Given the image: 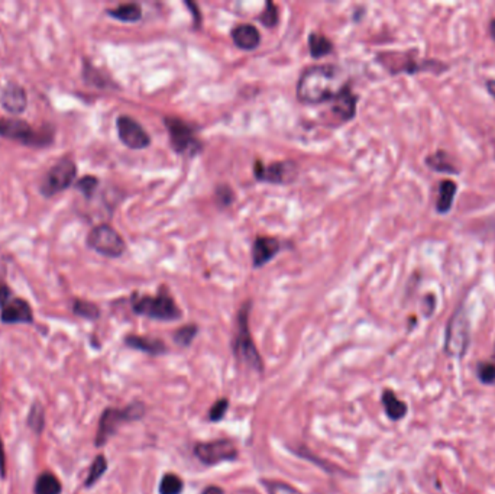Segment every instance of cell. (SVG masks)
<instances>
[{
  "label": "cell",
  "instance_id": "obj_1",
  "mask_svg": "<svg viewBox=\"0 0 495 494\" xmlns=\"http://www.w3.org/2000/svg\"><path fill=\"white\" fill-rule=\"evenodd\" d=\"M349 89L348 76L340 67L317 65L304 72L297 84V96L303 104H323L335 100Z\"/></svg>",
  "mask_w": 495,
  "mask_h": 494
},
{
  "label": "cell",
  "instance_id": "obj_2",
  "mask_svg": "<svg viewBox=\"0 0 495 494\" xmlns=\"http://www.w3.org/2000/svg\"><path fill=\"white\" fill-rule=\"evenodd\" d=\"M249 309L251 303H245L237 315V331L233 339V354L239 361L245 363L252 370L262 372L264 363L255 345L249 331Z\"/></svg>",
  "mask_w": 495,
  "mask_h": 494
},
{
  "label": "cell",
  "instance_id": "obj_3",
  "mask_svg": "<svg viewBox=\"0 0 495 494\" xmlns=\"http://www.w3.org/2000/svg\"><path fill=\"white\" fill-rule=\"evenodd\" d=\"M145 415V406L142 403H133L125 409H108L100 418L96 445L101 447L116 432L122 422L141 419Z\"/></svg>",
  "mask_w": 495,
  "mask_h": 494
},
{
  "label": "cell",
  "instance_id": "obj_4",
  "mask_svg": "<svg viewBox=\"0 0 495 494\" xmlns=\"http://www.w3.org/2000/svg\"><path fill=\"white\" fill-rule=\"evenodd\" d=\"M133 311L138 315H144L157 320H177L181 318V311L174 303L173 297L161 293L156 297L144 296L133 300Z\"/></svg>",
  "mask_w": 495,
  "mask_h": 494
},
{
  "label": "cell",
  "instance_id": "obj_5",
  "mask_svg": "<svg viewBox=\"0 0 495 494\" xmlns=\"http://www.w3.org/2000/svg\"><path fill=\"white\" fill-rule=\"evenodd\" d=\"M87 244L96 252L110 258L121 257L126 249L122 236L109 225H99L93 228L89 233Z\"/></svg>",
  "mask_w": 495,
  "mask_h": 494
},
{
  "label": "cell",
  "instance_id": "obj_6",
  "mask_svg": "<svg viewBox=\"0 0 495 494\" xmlns=\"http://www.w3.org/2000/svg\"><path fill=\"white\" fill-rule=\"evenodd\" d=\"M194 455L203 464L215 466L224 461H233L237 456V448L229 439H216L201 442L194 448Z\"/></svg>",
  "mask_w": 495,
  "mask_h": 494
},
{
  "label": "cell",
  "instance_id": "obj_7",
  "mask_svg": "<svg viewBox=\"0 0 495 494\" xmlns=\"http://www.w3.org/2000/svg\"><path fill=\"white\" fill-rule=\"evenodd\" d=\"M0 135L26 145H45L51 141V136L33 131L29 124L15 117L0 119Z\"/></svg>",
  "mask_w": 495,
  "mask_h": 494
},
{
  "label": "cell",
  "instance_id": "obj_8",
  "mask_svg": "<svg viewBox=\"0 0 495 494\" xmlns=\"http://www.w3.org/2000/svg\"><path fill=\"white\" fill-rule=\"evenodd\" d=\"M76 174H77V168L73 161L62 160L57 163L49 170L44 179V183L41 186L42 195L45 197H51L62 192L68 186H72L73 180L76 179Z\"/></svg>",
  "mask_w": 495,
  "mask_h": 494
},
{
  "label": "cell",
  "instance_id": "obj_9",
  "mask_svg": "<svg viewBox=\"0 0 495 494\" xmlns=\"http://www.w3.org/2000/svg\"><path fill=\"white\" fill-rule=\"evenodd\" d=\"M469 343V322L464 311H458L449 322L446 351L449 355H464Z\"/></svg>",
  "mask_w": 495,
  "mask_h": 494
},
{
  "label": "cell",
  "instance_id": "obj_10",
  "mask_svg": "<svg viewBox=\"0 0 495 494\" xmlns=\"http://www.w3.org/2000/svg\"><path fill=\"white\" fill-rule=\"evenodd\" d=\"M117 133L121 141L131 149H144L151 144L146 131L129 116L117 117Z\"/></svg>",
  "mask_w": 495,
  "mask_h": 494
},
{
  "label": "cell",
  "instance_id": "obj_11",
  "mask_svg": "<svg viewBox=\"0 0 495 494\" xmlns=\"http://www.w3.org/2000/svg\"><path fill=\"white\" fill-rule=\"evenodd\" d=\"M165 125L168 128L169 136H171V144L177 152H181V154L189 152V154H192V152L199 149L200 145L194 138V133L190 125H187L181 119L177 117H167Z\"/></svg>",
  "mask_w": 495,
  "mask_h": 494
},
{
  "label": "cell",
  "instance_id": "obj_12",
  "mask_svg": "<svg viewBox=\"0 0 495 494\" xmlns=\"http://www.w3.org/2000/svg\"><path fill=\"white\" fill-rule=\"evenodd\" d=\"M294 170L296 165L292 163H274L265 167L261 161H257V164H255V176L262 181L284 183L293 177Z\"/></svg>",
  "mask_w": 495,
  "mask_h": 494
},
{
  "label": "cell",
  "instance_id": "obj_13",
  "mask_svg": "<svg viewBox=\"0 0 495 494\" xmlns=\"http://www.w3.org/2000/svg\"><path fill=\"white\" fill-rule=\"evenodd\" d=\"M0 101H2V106L13 115H19L25 110L28 99H26V93L25 90L19 86V84L16 83H10L6 86V89L2 93V97H0Z\"/></svg>",
  "mask_w": 495,
  "mask_h": 494
},
{
  "label": "cell",
  "instance_id": "obj_14",
  "mask_svg": "<svg viewBox=\"0 0 495 494\" xmlns=\"http://www.w3.org/2000/svg\"><path fill=\"white\" fill-rule=\"evenodd\" d=\"M33 320L31 306L22 299L8 302L2 309V322L5 323H31Z\"/></svg>",
  "mask_w": 495,
  "mask_h": 494
},
{
  "label": "cell",
  "instance_id": "obj_15",
  "mask_svg": "<svg viewBox=\"0 0 495 494\" xmlns=\"http://www.w3.org/2000/svg\"><path fill=\"white\" fill-rule=\"evenodd\" d=\"M278 251H280V242L274 240V238H268V236L257 238V241H255L252 248L253 265L257 268L262 267L269 260L274 258Z\"/></svg>",
  "mask_w": 495,
  "mask_h": 494
},
{
  "label": "cell",
  "instance_id": "obj_16",
  "mask_svg": "<svg viewBox=\"0 0 495 494\" xmlns=\"http://www.w3.org/2000/svg\"><path fill=\"white\" fill-rule=\"evenodd\" d=\"M232 38L233 42L236 44V47H239L241 49H255L260 42H261V35L258 29L255 28L253 25H239L232 31Z\"/></svg>",
  "mask_w": 495,
  "mask_h": 494
},
{
  "label": "cell",
  "instance_id": "obj_17",
  "mask_svg": "<svg viewBox=\"0 0 495 494\" xmlns=\"http://www.w3.org/2000/svg\"><path fill=\"white\" fill-rule=\"evenodd\" d=\"M333 113L340 119V122L349 121L353 117L356 110V96L351 92V89L345 90L342 94L337 96L333 100Z\"/></svg>",
  "mask_w": 495,
  "mask_h": 494
},
{
  "label": "cell",
  "instance_id": "obj_18",
  "mask_svg": "<svg viewBox=\"0 0 495 494\" xmlns=\"http://www.w3.org/2000/svg\"><path fill=\"white\" fill-rule=\"evenodd\" d=\"M125 343L128 347H132L135 349L144 351L151 355H161L167 351L165 344L161 339H153V338H146V336H136L131 335L125 339Z\"/></svg>",
  "mask_w": 495,
  "mask_h": 494
},
{
  "label": "cell",
  "instance_id": "obj_19",
  "mask_svg": "<svg viewBox=\"0 0 495 494\" xmlns=\"http://www.w3.org/2000/svg\"><path fill=\"white\" fill-rule=\"evenodd\" d=\"M456 183L451 180H443L439 186V196L436 201V211L439 213H448L452 208L455 195H456Z\"/></svg>",
  "mask_w": 495,
  "mask_h": 494
},
{
  "label": "cell",
  "instance_id": "obj_20",
  "mask_svg": "<svg viewBox=\"0 0 495 494\" xmlns=\"http://www.w3.org/2000/svg\"><path fill=\"white\" fill-rule=\"evenodd\" d=\"M383 404L385 409V413L391 420H400L405 416L407 413V406L404 402H401L394 391L385 390L383 393Z\"/></svg>",
  "mask_w": 495,
  "mask_h": 494
},
{
  "label": "cell",
  "instance_id": "obj_21",
  "mask_svg": "<svg viewBox=\"0 0 495 494\" xmlns=\"http://www.w3.org/2000/svg\"><path fill=\"white\" fill-rule=\"evenodd\" d=\"M110 16H113L115 19L124 21V22H136L142 18V9L140 5L136 3H126L117 6L116 9L108 10Z\"/></svg>",
  "mask_w": 495,
  "mask_h": 494
},
{
  "label": "cell",
  "instance_id": "obj_22",
  "mask_svg": "<svg viewBox=\"0 0 495 494\" xmlns=\"http://www.w3.org/2000/svg\"><path fill=\"white\" fill-rule=\"evenodd\" d=\"M426 164H428L432 170L439 173H449V174H458V170L453 167V164L449 161L445 151H437L436 154L426 158Z\"/></svg>",
  "mask_w": 495,
  "mask_h": 494
},
{
  "label": "cell",
  "instance_id": "obj_23",
  "mask_svg": "<svg viewBox=\"0 0 495 494\" xmlns=\"http://www.w3.org/2000/svg\"><path fill=\"white\" fill-rule=\"evenodd\" d=\"M61 483L57 477L51 472H44L38 477L35 484V494H60Z\"/></svg>",
  "mask_w": 495,
  "mask_h": 494
},
{
  "label": "cell",
  "instance_id": "obj_24",
  "mask_svg": "<svg viewBox=\"0 0 495 494\" xmlns=\"http://www.w3.org/2000/svg\"><path fill=\"white\" fill-rule=\"evenodd\" d=\"M309 47H310V54L314 58H321L324 56H328L332 53V42L326 38L320 35V33H312L309 38Z\"/></svg>",
  "mask_w": 495,
  "mask_h": 494
},
{
  "label": "cell",
  "instance_id": "obj_25",
  "mask_svg": "<svg viewBox=\"0 0 495 494\" xmlns=\"http://www.w3.org/2000/svg\"><path fill=\"white\" fill-rule=\"evenodd\" d=\"M183 480L174 472H168L162 477L160 483V494H181Z\"/></svg>",
  "mask_w": 495,
  "mask_h": 494
},
{
  "label": "cell",
  "instance_id": "obj_26",
  "mask_svg": "<svg viewBox=\"0 0 495 494\" xmlns=\"http://www.w3.org/2000/svg\"><path fill=\"white\" fill-rule=\"evenodd\" d=\"M108 470V461H106V458L103 455H99L96 456L94 459V463L92 464V468L89 471V477H87V480H86V486L90 487L93 484H96L99 480H100V477L103 475Z\"/></svg>",
  "mask_w": 495,
  "mask_h": 494
},
{
  "label": "cell",
  "instance_id": "obj_27",
  "mask_svg": "<svg viewBox=\"0 0 495 494\" xmlns=\"http://www.w3.org/2000/svg\"><path fill=\"white\" fill-rule=\"evenodd\" d=\"M264 487L267 488L268 494H301L300 490L288 484L285 481L278 480H262Z\"/></svg>",
  "mask_w": 495,
  "mask_h": 494
},
{
  "label": "cell",
  "instance_id": "obj_28",
  "mask_svg": "<svg viewBox=\"0 0 495 494\" xmlns=\"http://www.w3.org/2000/svg\"><path fill=\"white\" fill-rule=\"evenodd\" d=\"M199 328L196 325H185L174 334V340L181 347H189L196 338Z\"/></svg>",
  "mask_w": 495,
  "mask_h": 494
},
{
  "label": "cell",
  "instance_id": "obj_29",
  "mask_svg": "<svg viewBox=\"0 0 495 494\" xmlns=\"http://www.w3.org/2000/svg\"><path fill=\"white\" fill-rule=\"evenodd\" d=\"M74 312L83 318H87V319H96L100 315L99 308L96 304H93L90 302H84V300H77L74 303Z\"/></svg>",
  "mask_w": 495,
  "mask_h": 494
},
{
  "label": "cell",
  "instance_id": "obj_30",
  "mask_svg": "<svg viewBox=\"0 0 495 494\" xmlns=\"http://www.w3.org/2000/svg\"><path fill=\"white\" fill-rule=\"evenodd\" d=\"M44 411L40 404H33L32 411L29 413V427L32 429H35L37 432H41L44 428Z\"/></svg>",
  "mask_w": 495,
  "mask_h": 494
},
{
  "label": "cell",
  "instance_id": "obj_31",
  "mask_svg": "<svg viewBox=\"0 0 495 494\" xmlns=\"http://www.w3.org/2000/svg\"><path fill=\"white\" fill-rule=\"evenodd\" d=\"M228 407H229L228 399H219V400L210 407L209 419H210L212 422H220L221 419H224V416L226 415Z\"/></svg>",
  "mask_w": 495,
  "mask_h": 494
},
{
  "label": "cell",
  "instance_id": "obj_32",
  "mask_svg": "<svg viewBox=\"0 0 495 494\" xmlns=\"http://www.w3.org/2000/svg\"><path fill=\"white\" fill-rule=\"evenodd\" d=\"M261 22L265 26H274L278 22V10L274 3L268 2L264 13L261 15Z\"/></svg>",
  "mask_w": 495,
  "mask_h": 494
},
{
  "label": "cell",
  "instance_id": "obj_33",
  "mask_svg": "<svg viewBox=\"0 0 495 494\" xmlns=\"http://www.w3.org/2000/svg\"><path fill=\"white\" fill-rule=\"evenodd\" d=\"M96 186H97V179L92 176H86L77 183V189L83 192V195L86 197H90L96 189Z\"/></svg>",
  "mask_w": 495,
  "mask_h": 494
},
{
  "label": "cell",
  "instance_id": "obj_34",
  "mask_svg": "<svg viewBox=\"0 0 495 494\" xmlns=\"http://www.w3.org/2000/svg\"><path fill=\"white\" fill-rule=\"evenodd\" d=\"M478 377L485 384H495V364H483L478 368Z\"/></svg>",
  "mask_w": 495,
  "mask_h": 494
},
{
  "label": "cell",
  "instance_id": "obj_35",
  "mask_svg": "<svg viewBox=\"0 0 495 494\" xmlns=\"http://www.w3.org/2000/svg\"><path fill=\"white\" fill-rule=\"evenodd\" d=\"M216 196H217V199L220 200L221 204H229L233 200V193H232V190L229 189L228 186L219 187L217 192H216Z\"/></svg>",
  "mask_w": 495,
  "mask_h": 494
},
{
  "label": "cell",
  "instance_id": "obj_36",
  "mask_svg": "<svg viewBox=\"0 0 495 494\" xmlns=\"http://www.w3.org/2000/svg\"><path fill=\"white\" fill-rule=\"evenodd\" d=\"M9 297V288L6 286H0V306H5Z\"/></svg>",
  "mask_w": 495,
  "mask_h": 494
},
{
  "label": "cell",
  "instance_id": "obj_37",
  "mask_svg": "<svg viewBox=\"0 0 495 494\" xmlns=\"http://www.w3.org/2000/svg\"><path fill=\"white\" fill-rule=\"evenodd\" d=\"M201 494H225L224 488H220L219 486H209L203 490Z\"/></svg>",
  "mask_w": 495,
  "mask_h": 494
},
{
  "label": "cell",
  "instance_id": "obj_38",
  "mask_svg": "<svg viewBox=\"0 0 495 494\" xmlns=\"http://www.w3.org/2000/svg\"><path fill=\"white\" fill-rule=\"evenodd\" d=\"M0 472L5 475V451H3V444L0 441Z\"/></svg>",
  "mask_w": 495,
  "mask_h": 494
},
{
  "label": "cell",
  "instance_id": "obj_39",
  "mask_svg": "<svg viewBox=\"0 0 495 494\" xmlns=\"http://www.w3.org/2000/svg\"><path fill=\"white\" fill-rule=\"evenodd\" d=\"M487 89L492 97H495V80L487 81Z\"/></svg>",
  "mask_w": 495,
  "mask_h": 494
},
{
  "label": "cell",
  "instance_id": "obj_40",
  "mask_svg": "<svg viewBox=\"0 0 495 494\" xmlns=\"http://www.w3.org/2000/svg\"><path fill=\"white\" fill-rule=\"evenodd\" d=\"M489 33H491L492 40L495 41V19H492V21H491V24H489Z\"/></svg>",
  "mask_w": 495,
  "mask_h": 494
}]
</instances>
